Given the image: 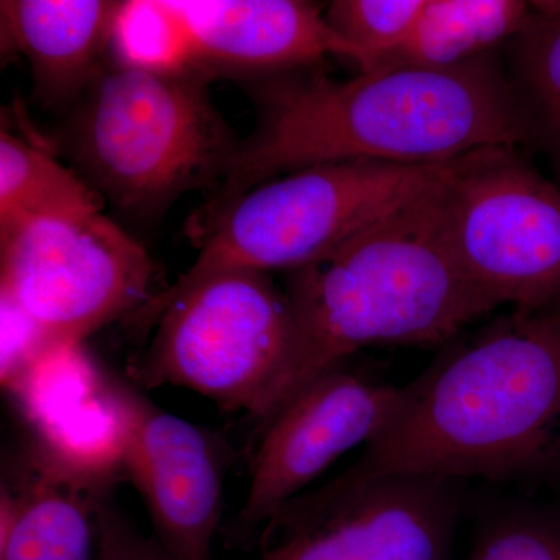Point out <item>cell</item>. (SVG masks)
I'll return each instance as SVG.
<instances>
[{
  "mask_svg": "<svg viewBox=\"0 0 560 560\" xmlns=\"http://www.w3.org/2000/svg\"><path fill=\"white\" fill-rule=\"evenodd\" d=\"M528 138V119L493 54L348 81L282 77L260 91L259 125L238 143L212 208L312 165L444 164L492 147L517 149Z\"/></svg>",
  "mask_w": 560,
  "mask_h": 560,
  "instance_id": "cell-1",
  "label": "cell"
},
{
  "mask_svg": "<svg viewBox=\"0 0 560 560\" xmlns=\"http://www.w3.org/2000/svg\"><path fill=\"white\" fill-rule=\"evenodd\" d=\"M447 176L323 259L289 272L290 346L250 416L259 427L302 386L357 350L445 341L495 311L453 249Z\"/></svg>",
  "mask_w": 560,
  "mask_h": 560,
  "instance_id": "cell-2",
  "label": "cell"
},
{
  "mask_svg": "<svg viewBox=\"0 0 560 560\" xmlns=\"http://www.w3.org/2000/svg\"><path fill=\"white\" fill-rule=\"evenodd\" d=\"M560 438V302L514 316L405 386L357 477L508 478Z\"/></svg>",
  "mask_w": 560,
  "mask_h": 560,
  "instance_id": "cell-3",
  "label": "cell"
},
{
  "mask_svg": "<svg viewBox=\"0 0 560 560\" xmlns=\"http://www.w3.org/2000/svg\"><path fill=\"white\" fill-rule=\"evenodd\" d=\"M70 135L91 186L140 217L223 180L238 149L198 69L158 73L117 62L101 70Z\"/></svg>",
  "mask_w": 560,
  "mask_h": 560,
  "instance_id": "cell-4",
  "label": "cell"
},
{
  "mask_svg": "<svg viewBox=\"0 0 560 560\" xmlns=\"http://www.w3.org/2000/svg\"><path fill=\"white\" fill-rule=\"evenodd\" d=\"M452 164L330 162L267 180L210 208L197 260L164 293L221 271L307 267L440 184Z\"/></svg>",
  "mask_w": 560,
  "mask_h": 560,
  "instance_id": "cell-5",
  "label": "cell"
},
{
  "mask_svg": "<svg viewBox=\"0 0 560 560\" xmlns=\"http://www.w3.org/2000/svg\"><path fill=\"white\" fill-rule=\"evenodd\" d=\"M156 324L132 370L143 388L172 385L254 415L285 360L289 298L268 272H217L176 293H160L140 312Z\"/></svg>",
  "mask_w": 560,
  "mask_h": 560,
  "instance_id": "cell-6",
  "label": "cell"
},
{
  "mask_svg": "<svg viewBox=\"0 0 560 560\" xmlns=\"http://www.w3.org/2000/svg\"><path fill=\"white\" fill-rule=\"evenodd\" d=\"M0 287L47 348L81 345L154 300L156 265L102 212L43 217L0 228Z\"/></svg>",
  "mask_w": 560,
  "mask_h": 560,
  "instance_id": "cell-7",
  "label": "cell"
},
{
  "mask_svg": "<svg viewBox=\"0 0 560 560\" xmlns=\"http://www.w3.org/2000/svg\"><path fill=\"white\" fill-rule=\"evenodd\" d=\"M460 267L495 307L537 312L560 302V189L510 147L453 162L444 184Z\"/></svg>",
  "mask_w": 560,
  "mask_h": 560,
  "instance_id": "cell-8",
  "label": "cell"
},
{
  "mask_svg": "<svg viewBox=\"0 0 560 560\" xmlns=\"http://www.w3.org/2000/svg\"><path fill=\"white\" fill-rule=\"evenodd\" d=\"M455 523L451 480L345 471L280 508L253 560H448Z\"/></svg>",
  "mask_w": 560,
  "mask_h": 560,
  "instance_id": "cell-9",
  "label": "cell"
},
{
  "mask_svg": "<svg viewBox=\"0 0 560 560\" xmlns=\"http://www.w3.org/2000/svg\"><path fill=\"white\" fill-rule=\"evenodd\" d=\"M404 388L330 368L294 393L264 425L248 493L228 537L249 544L256 530L300 497L327 467L357 445L370 444L399 410Z\"/></svg>",
  "mask_w": 560,
  "mask_h": 560,
  "instance_id": "cell-10",
  "label": "cell"
},
{
  "mask_svg": "<svg viewBox=\"0 0 560 560\" xmlns=\"http://www.w3.org/2000/svg\"><path fill=\"white\" fill-rule=\"evenodd\" d=\"M120 430V466L136 486L154 539L175 560H213L228 456L208 431L162 410L128 382L106 377Z\"/></svg>",
  "mask_w": 560,
  "mask_h": 560,
  "instance_id": "cell-11",
  "label": "cell"
},
{
  "mask_svg": "<svg viewBox=\"0 0 560 560\" xmlns=\"http://www.w3.org/2000/svg\"><path fill=\"white\" fill-rule=\"evenodd\" d=\"M20 456L2 481L0 560H97L114 475L80 469L43 441Z\"/></svg>",
  "mask_w": 560,
  "mask_h": 560,
  "instance_id": "cell-12",
  "label": "cell"
},
{
  "mask_svg": "<svg viewBox=\"0 0 560 560\" xmlns=\"http://www.w3.org/2000/svg\"><path fill=\"white\" fill-rule=\"evenodd\" d=\"M195 69L282 73L326 55L353 61L326 10L302 0H176Z\"/></svg>",
  "mask_w": 560,
  "mask_h": 560,
  "instance_id": "cell-13",
  "label": "cell"
},
{
  "mask_svg": "<svg viewBox=\"0 0 560 560\" xmlns=\"http://www.w3.org/2000/svg\"><path fill=\"white\" fill-rule=\"evenodd\" d=\"M121 2L2 0V32L24 55L40 102L62 105L88 91L101 73Z\"/></svg>",
  "mask_w": 560,
  "mask_h": 560,
  "instance_id": "cell-14",
  "label": "cell"
},
{
  "mask_svg": "<svg viewBox=\"0 0 560 560\" xmlns=\"http://www.w3.org/2000/svg\"><path fill=\"white\" fill-rule=\"evenodd\" d=\"M523 0H425L410 35L378 65L382 70L448 69L514 40L533 18Z\"/></svg>",
  "mask_w": 560,
  "mask_h": 560,
  "instance_id": "cell-15",
  "label": "cell"
},
{
  "mask_svg": "<svg viewBox=\"0 0 560 560\" xmlns=\"http://www.w3.org/2000/svg\"><path fill=\"white\" fill-rule=\"evenodd\" d=\"M90 180L25 140L0 135V228L43 217L102 212Z\"/></svg>",
  "mask_w": 560,
  "mask_h": 560,
  "instance_id": "cell-16",
  "label": "cell"
},
{
  "mask_svg": "<svg viewBox=\"0 0 560 560\" xmlns=\"http://www.w3.org/2000/svg\"><path fill=\"white\" fill-rule=\"evenodd\" d=\"M110 47L128 68L158 73L195 69L189 32L172 0L121 2Z\"/></svg>",
  "mask_w": 560,
  "mask_h": 560,
  "instance_id": "cell-17",
  "label": "cell"
},
{
  "mask_svg": "<svg viewBox=\"0 0 560 560\" xmlns=\"http://www.w3.org/2000/svg\"><path fill=\"white\" fill-rule=\"evenodd\" d=\"M425 0H335L330 27L349 44L360 73H371L410 35Z\"/></svg>",
  "mask_w": 560,
  "mask_h": 560,
  "instance_id": "cell-18",
  "label": "cell"
},
{
  "mask_svg": "<svg viewBox=\"0 0 560 560\" xmlns=\"http://www.w3.org/2000/svg\"><path fill=\"white\" fill-rule=\"evenodd\" d=\"M533 18L514 39L518 62L560 147V0L533 2Z\"/></svg>",
  "mask_w": 560,
  "mask_h": 560,
  "instance_id": "cell-19",
  "label": "cell"
},
{
  "mask_svg": "<svg viewBox=\"0 0 560 560\" xmlns=\"http://www.w3.org/2000/svg\"><path fill=\"white\" fill-rule=\"evenodd\" d=\"M467 560H560V526L530 514H506L486 523Z\"/></svg>",
  "mask_w": 560,
  "mask_h": 560,
  "instance_id": "cell-20",
  "label": "cell"
},
{
  "mask_svg": "<svg viewBox=\"0 0 560 560\" xmlns=\"http://www.w3.org/2000/svg\"><path fill=\"white\" fill-rule=\"evenodd\" d=\"M97 560H175L154 537L142 533L109 497L101 511Z\"/></svg>",
  "mask_w": 560,
  "mask_h": 560,
  "instance_id": "cell-21",
  "label": "cell"
}]
</instances>
